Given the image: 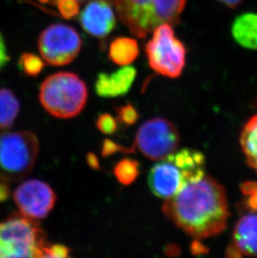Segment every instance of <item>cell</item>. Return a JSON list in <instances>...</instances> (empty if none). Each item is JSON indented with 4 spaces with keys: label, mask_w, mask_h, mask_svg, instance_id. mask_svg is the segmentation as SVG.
I'll list each match as a JSON object with an SVG mask.
<instances>
[{
    "label": "cell",
    "mask_w": 257,
    "mask_h": 258,
    "mask_svg": "<svg viewBox=\"0 0 257 258\" xmlns=\"http://www.w3.org/2000/svg\"><path fill=\"white\" fill-rule=\"evenodd\" d=\"M162 212L196 240L221 234L226 229L230 216L225 188L217 180L206 175L166 199Z\"/></svg>",
    "instance_id": "cell-1"
},
{
    "label": "cell",
    "mask_w": 257,
    "mask_h": 258,
    "mask_svg": "<svg viewBox=\"0 0 257 258\" xmlns=\"http://www.w3.org/2000/svg\"><path fill=\"white\" fill-rule=\"evenodd\" d=\"M119 20L131 34L145 39L163 24L178 25L187 0H114Z\"/></svg>",
    "instance_id": "cell-2"
},
{
    "label": "cell",
    "mask_w": 257,
    "mask_h": 258,
    "mask_svg": "<svg viewBox=\"0 0 257 258\" xmlns=\"http://www.w3.org/2000/svg\"><path fill=\"white\" fill-rule=\"evenodd\" d=\"M43 107L53 116L71 119L79 115L88 100V88L72 72H58L47 77L39 90Z\"/></svg>",
    "instance_id": "cell-3"
},
{
    "label": "cell",
    "mask_w": 257,
    "mask_h": 258,
    "mask_svg": "<svg viewBox=\"0 0 257 258\" xmlns=\"http://www.w3.org/2000/svg\"><path fill=\"white\" fill-rule=\"evenodd\" d=\"M45 240L39 223L24 215L0 222V257H43Z\"/></svg>",
    "instance_id": "cell-4"
},
{
    "label": "cell",
    "mask_w": 257,
    "mask_h": 258,
    "mask_svg": "<svg viewBox=\"0 0 257 258\" xmlns=\"http://www.w3.org/2000/svg\"><path fill=\"white\" fill-rule=\"evenodd\" d=\"M39 148L32 132H0V180L15 182L26 177L34 168Z\"/></svg>",
    "instance_id": "cell-5"
},
{
    "label": "cell",
    "mask_w": 257,
    "mask_h": 258,
    "mask_svg": "<svg viewBox=\"0 0 257 258\" xmlns=\"http://www.w3.org/2000/svg\"><path fill=\"white\" fill-rule=\"evenodd\" d=\"M145 53L149 66L156 73L171 79L181 76L187 49L175 36L172 25L163 24L155 28L146 44Z\"/></svg>",
    "instance_id": "cell-6"
},
{
    "label": "cell",
    "mask_w": 257,
    "mask_h": 258,
    "mask_svg": "<svg viewBox=\"0 0 257 258\" xmlns=\"http://www.w3.org/2000/svg\"><path fill=\"white\" fill-rule=\"evenodd\" d=\"M38 46L42 58L47 63L63 66L77 58L82 48V39L72 26L53 24L41 32Z\"/></svg>",
    "instance_id": "cell-7"
},
{
    "label": "cell",
    "mask_w": 257,
    "mask_h": 258,
    "mask_svg": "<svg viewBox=\"0 0 257 258\" xmlns=\"http://www.w3.org/2000/svg\"><path fill=\"white\" fill-rule=\"evenodd\" d=\"M180 140L174 123L164 118H153L139 128L134 145L146 158L159 161L177 150Z\"/></svg>",
    "instance_id": "cell-8"
},
{
    "label": "cell",
    "mask_w": 257,
    "mask_h": 258,
    "mask_svg": "<svg viewBox=\"0 0 257 258\" xmlns=\"http://www.w3.org/2000/svg\"><path fill=\"white\" fill-rule=\"evenodd\" d=\"M14 199L22 215L34 220L44 219L56 203L50 185L39 180H29L18 186Z\"/></svg>",
    "instance_id": "cell-9"
},
{
    "label": "cell",
    "mask_w": 257,
    "mask_h": 258,
    "mask_svg": "<svg viewBox=\"0 0 257 258\" xmlns=\"http://www.w3.org/2000/svg\"><path fill=\"white\" fill-rule=\"evenodd\" d=\"M244 208L245 212L238 219L226 250L229 257L257 256V209L245 206Z\"/></svg>",
    "instance_id": "cell-10"
},
{
    "label": "cell",
    "mask_w": 257,
    "mask_h": 258,
    "mask_svg": "<svg viewBox=\"0 0 257 258\" xmlns=\"http://www.w3.org/2000/svg\"><path fill=\"white\" fill-rule=\"evenodd\" d=\"M80 22L83 29L90 35L104 39L115 28L116 17L109 3L105 0H93L80 13Z\"/></svg>",
    "instance_id": "cell-11"
},
{
    "label": "cell",
    "mask_w": 257,
    "mask_h": 258,
    "mask_svg": "<svg viewBox=\"0 0 257 258\" xmlns=\"http://www.w3.org/2000/svg\"><path fill=\"white\" fill-rule=\"evenodd\" d=\"M148 185L155 197L169 199L176 195L186 185L180 169L175 164L163 160L151 167Z\"/></svg>",
    "instance_id": "cell-12"
},
{
    "label": "cell",
    "mask_w": 257,
    "mask_h": 258,
    "mask_svg": "<svg viewBox=\"0 0 257 258\" xmlns=\"http://www.w3.org/2000/svg\"><path fill=\"white\" fill-rule=\"evenodd\" d=\"M137 71L133 66H125L112 74L100 73L95 81L98 96L115 98L128 94L136 81Z\"/></svg>",
    "instance_id": "cell-13"
},
{
    "label": "cell",
    "mask_w": 257,
    "mask_h": 258,
    "mask_svg": "<svg viewBox=\"0 0 257 258\" xmlns=\"http://www.w3.org/2000/svg\"><path fill=\"white\" fill-rule=\"evenodd\" d=\"M165 160L175 164L180 169L186 185L199 181L206 175V159L201 151L181 149L169 155Z\"/></svg>",
    "instance_id": "cell-14"
},
{
    "label": "cell",
    "mask_w": 257,
    "mask_h": 258,
    "mask_svg": "<svg viewBox=\"0 0 257 258\" xmlns=\"http://www.w3.org/2000/svg\"><path fill=\"white\" fill-rule=\"evenodd\" d=\"M231 34L240 46L248 49H257V14L245 13L235 18Z\"/></svg>",
    "instance_id": "cell-15"
},
{
    "label": "cell",
    "mask_w": 257,
    "mask_h": 258,
    "mask_svg": "<svg viewBox=\"0 0 257 258\" xmlns=\"http://www.w3.org/2000/svg\"><path fill=\"white\" fill-rule=\"evenodd\" d=\"M139 54L138 43L133 38L118 37L109 44V59L118 66L131 64L136 60Z\"/></svg>",
    "instance_id": "cell-16"
},
{
    "label": "cell",
    "mask_w": 257,
    "mask_h": 258,
    "mask_svg": "<svg viewBox=\"0 0 257 258\" xmlns=\"http://www.w3.org/2000/svg\"><path fill=\"white\" fill-rule=\"evenodd\" d=\"M240 141L247 163L257 171V114L243 127Z\"/></svg>",
    "instance_id": "cell-17"
},
{
    "label": "cell",
    "mask_w": 257,
    "mask_h": 258,
    "mask_svg": "<svg viewBox=\"0 0 257 258\" xmlns=\"http://www.w3.org/2000/svg\"><path fill=\"white\" fill-rule=\"evenodd\" d=\"M20 109V101L15 94L8 89H0V130L13 126Z\"/></svg>",
    "instance_id": "cell-18"
},
{
    "label": "cell",
    "mask_w": 257,
    "mask_h": 258,
    "mask_svg": "<svg viewBox=\"0 0 257 258\" xmlns=\"http://www.w3.org/2000/svg\"><path fill=\"white\" fill-rule=\"evenodd\" d=\"M141 173V164L135 159L124 158L114 166V175L120 184L128 185L137 179Z\"/></svg>",
    "instance_id": "cell-19"
},
{
    "label": "cell",
    "mask_w": 257,
    "mask_h": 258,
    "mask_svg": "<svg viewBox=\"0 0 257 258\" xmlns=\"http://www.w3.org/2000/svg\"><path fill=\"white\" fill-rule=\"evenodd\" d=\"M20 66L21 71L28 76H39L44 67L43 58L30 53H25L20 57Z\"/></svg>",
    "instance_id": "cell-20"
},
{
    "label": "cell",
    "mask_w": 257,
    "mask_h": 258,
    "mask_svg": "<svg viewBox=\"0 0 257 258\" xmlns=\"http://www.w3.org/2000/svg\"><path fill=\"white\" fill-rule=\"evenodd\" d=\"M114 110L118 115V122L125 126H131L136 124L140 118V114L131 103H127L120 106H115Z\"/></svg>",
    "instance_id": "cell-21"
},
{
    "label": "cell",
    "mask_w": 257,
    "mask_h": 258,
    "mask_svg": "<svg viewBox=\"0 0 257 258\" xmlns=\"http://www.w3.org/2000/svg\"><path fill=\"white\" fill-rule=\"evenodd\" d=\"M118 119L109 113H104L99 115L96 120V126L103 134L107 136L114 135L118 129Z\"/></svg>",
    "instance_id": "cell-22"
},
{
    "label": "cell",
    "mask_w": 257,
    "mask_h": 258,
    "mask_svg": "<svg viewBox=\"0 0 257 258\" xmlns=\"http://www.w3.org/2000/svg\"><path fill=\"white\" fill-rule=\"evenodd\" d=\"M55 5L62 17L66 20L73 19L80 12V5L78 0H57Z\"/></svg>",
    "instance_id": "cell-23"
},
{
    "label": "cell",
    "mask_w": 257,
    "mask_h": 258,
    "mask_svg": "<svg viewBox=\"0 0 257 258\" xmlns=\"http://www.w3.org/2000/svg\"><path fill=\"white\" fill-rule=\"evenodd\" d=\"M131 154L136 152L135 145H132L131 147H125L119 144L115 143L111 140L105 139L103 142L102 150H101V155L104 157L110 156L116 153Z\"/></svg>",
    "instance_id": "cell-24"
},
{
    "label": "cell",
    "mask_w": 257,
    "mask_h": 258,
    "mask_svg": "<svg viewBox=\"0 0 257 258\" xmlns=\"http://www.w3.org/2000/svg\"><path fill=\"white\" fill-rule=\"evenodd\" d=\"M71 249L61 244H45L43 249V257H68Z\"/></svg>",
    "instance_id": "cell-25"
},
{
    "label": "cell",
    "mask_w": 257,
    "mask_h": 258,
    "mask_svg": "<svg viewBox=\"0 0 257 258\" xmlns=\"http://www.w3.org/2000/svg\"><path fill=\"white\" fill-rule=\"evenodd\" d=\"M10 59L7 45L5 43V39L3 38L2 34H0V71L9 63Z\"/></svg>",
    "instance_id": "cell-26"
},
{
    "label": "cell",
    "mask_w": 257,
    "mask_h": 258,
    "mask_svg": "<svg viewBox=\"0 0 257 258\" xmlns=\"http://www.w3.org/2000/svg\"><path fill=\"white\" fill-rule=\"evenodd\" d=\"M10 188L8 181L0 180V202H4L10 198Z\"/></svg>",
    "instance_id": "cell-27"
},
{
    "label": "cell",
    "mask_w": 257,
    "mask_h": 258,
    "mask_svg": "<svg viewBox=\"0 0 257 258\" xmlns=\"http://www.w3.org/2000/svg\"><path fill=\"white\" fill-rule=\"evenodd\" d=\"M86 162L88 166L94 169V170H100V161L97 156L93 152H89L86 155Z\"/></svg>",
    "instance_id": "cell-28"
},
{
    "label": "cell",
    "mask_w": 257,
    "mask_h": 258,
    "mask_svg": "<svg viewBox=\"0 0 257 258\" xmlns=\"http://www.w3.org/2000/svg\"><path fill=\"white\" fill-rule=\"evenodd\" d=\"M190 250H191V252L194 254V255L204 253L205 251H206L203 246H202V244L200 243L199 241H197V240L192 242Z\"/></svg>",
    "instance_id": "cell-29"
},
{
    "label": "cell",
    "mask_w": 257,
    "mask_h": 258,
    "mask_svg": "<svg viewBox=\"0 0 257 258\" xmlns=\"http://www.w3.org/2000/svg\"><path fill=\"white\" fill-rule=\"evenodd\" d=\"M218 1L226 5L227 7L234 9V8L238 7L244 0H218Z\"/></svg>",
    "instance_id": "cell-30"
},
{
    "label": "cell",
    "mask_w": 257,
    "mask_h": 258,
    "mask_svg": "<svg viewBox=\"0 0 257 258\" xmlns=\"http://www.w3.org/2000/svg\"><path fill=\"white\" fill-rule=\"evenodd\" d=\"M165 253L167 254L168 256H177V253H180V249L177 246L175 245H170L168 246L165 250Z\"/></svg>",
    "instance_id": "cell-31"
},
{
    "label": "cell",
    "mask_w": 257,
    "mask_h": 258,
    "mask_svg": "<svg viewBox=\"0 0 257 258\" xmlns=\"http://www.w3.org/2000/svg\"><path fill=\"white\" fill-rule=\"evenodd\" d=\"M56 1L57 0H52V2L54 3V4H55ZM78 1H84V0H78Z\"/></svg>",
    "instance_id": "cell-32"
}]
</instances>
